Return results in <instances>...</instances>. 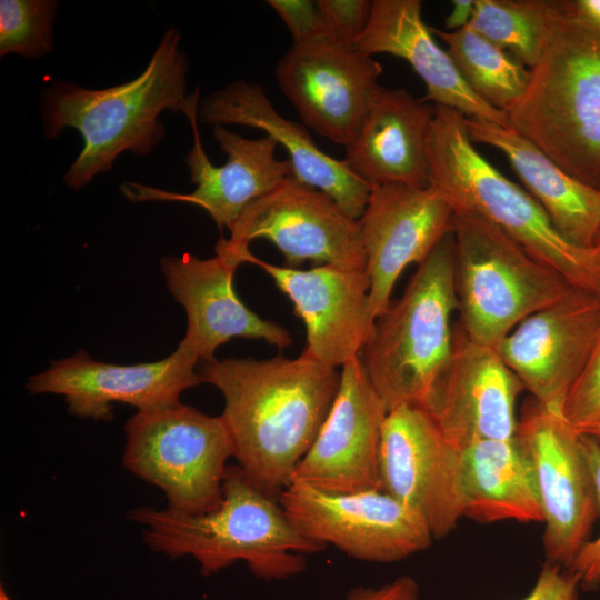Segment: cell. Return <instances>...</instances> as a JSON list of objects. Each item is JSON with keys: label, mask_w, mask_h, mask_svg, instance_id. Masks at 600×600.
<instances>
[{"label": "cell", "mask_w": 600, "mask_h": 600, "mask_svg": "<svg viewBox=\"0 0 600 600\" xmlns=\"http://www.w3.org/2000/svg\"><path fill=\"white\" fill-rule=\"evenodd\" d=\"M198 373L223 396L221 418L238 466L266 494L280 497L329 414L340 372L301 353L214 358Z\"/></svg>", "instance_id": "6da1fadb"}, {"label": "cell", "mask_w": 600, "mask_h": 600, "mask_svg": "<svg viewBox=\"0 0 600 600\" xmlns=\"http://www.w3.org/2000/svg\"><path fill=\"white\" fill-rule=\"evenodd\" d=\"M180 31L170 27L144 70L131 81L104 89H87L53 82L40 93V111L47 139L66 128L82 137V149L63 176L78 191L97 174L112 169L124 151L147 156L164 139L159 120L164 110L183 111L188 100V61L180 50Z\"/></svg>", "instance_id": "7a4b0ae2"}, {"label": "cell", "mask_w": 600, "mask_h": 600, "mask_svg": "<svg viewBox=\"0 0 600 600\" xmlns=\"http://www.w3.org/2000/svg\"><path fill=\"white\" fill-rule=\"evenodd\" d=\"M222 501L199 514L141 506L128 517L143 527L144 542L170 558L191 556L203 576L243 561L260 579L281 580L306 569L304 554L327 547L301 534L277 499L257 488L239 466L227 469Z\"/></svg>", "instance_id": "3957f363"}, {"label": "cell", "mask_w": 600, "mask_h": 600, "mask_svg": "<svg viewBox=\"0 0 600 600\" xmlns=\"http://www.w3.org/2000/svg\"><path fill=\"white\" fill-rule=\"evenodd\" d=\"M433 107L429 186L454 211L488 219L572 286L600 296V262L594 251L564 239L537 200L482 157L472 144L463 114L444 106Z\"/></svg>", "instance_id": "277c9868"}, {"label": "cell", "mask_w": 600, "mask_h": 600, "mask_svg": "<svg viewBox=\"0 0 600 600\" xmlns=\"http://www.w3.org/2000/svg\"><path fill=\"white\" fill-rule=\"evenodd\" d=\"M558 13L508 128L566 172L600 190V33Z\"/></svg>", "instance_id": "5b68a950"}, {"label": "cell", "mask_w": 600, "mask_h": 600, "mask_svg": "<svg viewBox=\"0 0 600 600\" xmlns=\"http://www.w3.org/2000/svg\"><path fill=\"white\" fill-rule=\"evenodd\" d=\"M454 311L450 232L418 266L400 299L374 320L359 356L388 411L403 403L426 408L452 357Z\"/></svg>", "instance_id": "8992f818"}, {"label": "cell", "mask_w": 600, "mask_h": 600, "mask_svg": "<svg viewBox=\"0 0 600 600\" xmlns=\"http://www.w3.org/2000/svg\"><path fill=\"white\" fill-rule=\"evenodd\" d=\"M452 233L460 328L477 343L498 348L520 322L574 288L480 214L456 210Z\"/></svg>", "instance_id": "52a82bcc"}, {"label": "cell", "mask_w": 600, "mask_h": 600, "mask_svg": "<svg viewBox=\"0 0 600 600\" xmlns=\"http://www.w3.org/2000/svg\"><path fill=\"white\" fill-rule=\"evenodd\" d=\"M124 430L123 467L159 487L167 509L199 514L218 508L227 461L234 454L221 416L178 402L138 411Z\"/></svg>", "instance_id": "ba28073f"}, {"label": "cell", "mask_w": 600, "mask_h": 600, "mask_svg": "<svg viewBox=\"0 0 600 600\" xmlns=\"http://www.w3.org/2000/svg\"><path fill=\"white\" fill-rule=\"evenodd\" d=\"M514 437L532 470L547 561L569 568L600 516L580 434L562 413L532 400L524 404Z\"/></svg>", "instance_id": "9c48e42d"}, {"label": "cell", "mask_w": 600, "mask_h": 600, "mask_svg": "<svg viewBox=\"0 0 600 600\" xmlns=\"http://www.w3.org/2000/svg\"><path fill=\"white\" fill-rule=\"evenodd\" d=\"M278 501L301 534L362 561H400L434 540L421 514L381 490L330 493L291 482Z\"/></svg>", "instance_id": "30bf717a"}, {"label": "cell", "mask_w": 600, "mask_h": 600, "mask_svg": "<svg viewBox=\"0 0 600 600\" xmlns=\"http://www.w3.org/2000/svg\"><path fill=\"white\" fill-rule=\"evenodd\" d=\"M229 231L227 243L240 252L256 239L269 240L289 268L307 260L353 270L367 267L359 220L293 173L250 203Z\"/></svg>", "instance_id": "8fae6325"}, {"label": "cell", "mask_w": 600, "mask_h": 600, "mask_svg": "<svg viewBox=\"0 0 600 600\" xmlns=\"http://www.w3.org/2000/svg\"><path fill=\"white\" fill-rule=\"evenodd\" d=\"M381 64L330 37L292 42L279 59V88L302 122L347 147L358 133L379 88Z\"/></svg>", "instance_id": "7c38bea8"}, {"label": "cell", "mask_w": 600, "mask_h": 600, "mask_svg": "<svg viewBox=\"0 0 600 600\" xmlns=\"http://www.w3.org/2000/svg\"><path fill=\"white\" fill-rule=\"evenodd\" d=\"M380 490L427 521L434 539L456 528L462 513L460 449L449 443L423 408L399 404L382 426Z\"/></svg>", "instance_id": "4fadbf2b"}, {"label": "cell", "mask_w": 600, "mask_h": 600, "mask_svg": "<svg viewBox=\"0 0 600 600\" xmlns=\"http://www.w3.org/2000/svg\"><path fill=\"white\" fill-rule=\"evenodd\" d=\"M200 91L197 87L182 113L193 133V146L184 162L190 180L196 184L191 193L163 191L136 182H123L122 193L131 201H180L201 207L219 229H230L242 211L257 199L277 188L293 173L291 161L279 160L276 140L266 136L259 139L244 138L238 132L214 126L213 138L227 154L224 164L213 166L201 143L198 130V106Z\"/></svg>", "instance_id": "5bb4252c"}, {"label": "cell", "mask_w": 600, "mask_h": 600, "mask_svg": "<svg viewBox=\"0 0 600 600\" xmlns=\"http://www.w3.org/2000/svg\"><path fill=\"white\" fill-rule=\"evenodd\" d=\"M599 330L600 296L574 287L520 322L498 350L536 402L563 414Z\"/></svg>", "instance_id": "9a60e30c"}, {"label": "cell", "mask_w": 600, "mask_h": 600, "mask_svg": "<svg viewBox=\"0 0 600 600\" xmlns=\"http://www.w3.org/2000/svg\"><path fill=\"white\" fill-rule=\"evenodd\" d=\"M199 359L181 344L167 358L148 363L119 366L92 359L86 351L52 361L29 378L31 394L62 396L68 412L79 418L109 421L112 403L133 406L138 411L176 404L180 394L201 383Z\"/></svg>", "instance_id": "2e32d148"}, {"label": "cell", "mask_w": 600, "mask_h": 600, "mask_svg": "<svg viewBox=\"0 0 600 600\" xmlns=\"http://www.w3.org/2000/svg\"><path fill=\"white\" fill-rule=\"evenodd\" d=\"M388 410L360 357L342 367L333 404L291 482L330 493L380 490V448Z\"/></svg>", "instance_id": "e0dca14e"}, {"label": "cell", "mask_w": 600, "mask_h": 600, "mask_svg": "<svg viewBox=\"0 0 600 600\" xmlns=\"http://www.w3.org/2000/svg\"><path fill=\"white\" fill-rule=\"evenodd\" d=\"M454 210L429 187L374 186L359 218L376 320L391 303L393 287L411 263H422L453 228Z\"/></svg>", "instance_id": "ac0fdd59"}, {"label": "cell", "mask_w": 600, "mask_h": 600, "mask_svg": "<svg viewBox=\"0 0 600 600\" xmlns=\"http://www.w3.org/2000/svg\"><path fill=\"white\" fill-rule=\"evenodd\" d=\"M240 263L238 252L224 238L216 244V256L199 259L190 253L166 256L160 266L169 292L187 312V331L179 344L199 361L214 359V351L232 338L259 339L278 350L292 344L290 332L251 311L233 289Z\"/></svg>", "instance_id": "d6986e66"}, {"label": "cell", "mask_w": 600, "mask_h": 600, "mask_svg": "<svg viewBox=\"0 0 600 600\" xmlns=\"http://www.w3.org/2000/svg\"><path fill=\"white\" fill-rule=\"evenodd\" d=\"M520 379L498 348L470 340L458 326L453 352L424 408L444 439L456 448L516 436Z\"/></svg>", "instance_id": "ffe728a7"}, {"label": "cell", "mask_w": 600, "mask_h": 600, "mask_svg": "<svg viewBox=\"0 0 600 600\" xmlns=\"http://www.w3.org/2000/svg\"><path fill=\"white\" fill-rule=\"evenodd\" d=\"M244 262L262 268L293 303L306 327L304 356L336 369L360 356L374 322L366 270L331 264L299 270L266 262L250 251Z\"/></svg>", "instance_id": "44dd1931"}, {"label": "cell", "mask_w": 600, "mask_h": 600, "mask_svg": "<svg viewBox=\"0 0 600 600\" xmlns=\"http://www.w3.org/2000/svg\"><path fill=\"white\" fill-rule=\"evenodd\" d=\"M198 120L264 131L287 150L297 179L329 194L353 219L362 216L372 187L324 153L304 126L282 117L259 83L237 80L200 99Z\"/></svg>", "instance_id": "7402d4cb"}, {"label": "cell", "mask_w": 600, "mask_h": 600, "mask_svg": "<svg viewBox=\"0 0 600 600\" xmlns=\"http://www.w3.org/2000/svg\"><path fill=\"white\" fill-rule=\"evenodd\" d=\"M434 107L406 89L379 86L346 148L344 164L371 187H429L428 139Z\"/></svg>", "instance_id": "603a6c76"}, {"label": "cell", "mask_w": 600, "mask_h": 600, "mask_svg": "<svg viewBox=\"0 0 600 600\" xmlns=\"http://www.w3.org/2000/svg\"><path fill=\"white\" fill-rule=\"evenodd\" d=\"M421 3L420 0H372L370 20L353 49L369 57L388 53L406 60L426 84L423 101L508 128L507 112L478 98L447 50L437 43L422 19Z\"/></svg>", "instance_id": "cb8c5ba5"}, {"label": "cell", "mask_w": 600, "mask_h": 600, "mask_svg": "<svg viewBox=\"0 0 600 600\" xmlns=\"http://www.w3.org/2000/svg\"><path fill=\"white\" fill-rule=\"evenodd\" d=\"M466 124L472 142L488 144L504 154L524 189L564 239L578 247H592L600 228V190L566 172L510 128L470 118H466Z\"/></svg>", "instance_id": "d4e9b609"}, {"label": "cell", "mask_w": 600, "mask_h": 600, "mask_svg": "<svg viewBox=\"0 0 600 600\" xmlns=\"http://www.w3.org/2000/svg\"><path fill=\"white\" fill-rule=\"evenodd\" d=\"M460 487L466 518L542 522L532 470L516 437L461 448Z\"/></svg>", "instance_id": "484cf974"}, {"label": "cell", "mask_w": 600, "mask_h": 600, "mask_svg": "<svg viewBox=\"0 0 600 600\" xmlns=\"http://www.w3.org/2000/svg\"><path fill=\"white\" fill-rule=\"evenodd\" d=\"M431 31L446 43L461 78L483 102L507 112L520 100L530 80L524 64L469 27Z\"/></svg>", "instance_id": "4316f807"}, {"label": "cell", "mask_w": 600, "mask_h": 600, "mask_svg": "<svg viewBox=\"0 0 600 600\" xmlns=\"http://www.w3.org/2000/svg\"><path fill=\"white\" fill-rule=\"evenodd\" d=\"M557 13V0H474L469 28L533 68L544 52Z\"/></svg>", "instance_id": "83f0119b"}, {"label": "cell", "mask_w": 600, "mask_h": 600, "mask_svg": "<svg viewBox=\"0 0 600 600\" xmlns=\"http://www.w3.org/2000/svg\"><path fill=\"white\" fill-rule=\"evenodd\" d=\"M56 0L0 1V57L17 53L39 59L53 49Z\"/></svg>", "instance_id": "f1b7e54d"}, {"label": "cell", "mask_w": 600, "mask_h": 600, "mask_svg": "<svg viewBox=\"0 0 600 600\" xmlns=\"http://www.w3.org/2000/svg\"><path fill=\"white\" fill-rule=\"evenodd\" d=\"M563 417L573 428L600 419V330L582 371L566 398Z\"/></svg>", "instance_id": "f546056e"}, {"label": "cell", "mask_w": 600, "mask_h": 600, "mask_svg": "<svg viewBox=\"0 0 600 600\" xmlns=\"http://www.w3.org/2000/svg\"><path fill=\"white\" fill-rule=\"evenodd\" d=\"M318 10L332 40L353 48L372 12V0H318Z\"/></svg>", "instance_id": "4dcf8cb0"}, {"label": "cell", "mask_w": 600, "mask_h": 600, "mask_svg": "<svg viewBox=\"0 0 600 600\" xmlns=\"http://www.w3.org/2000/svg\"><path fill=\"white\" fill-rule=\"evenodd\" d=\"M583 454L589 466L600 514V442L589 436L580 434ZM571 570L581 584H600V533L584 543L574 558Z\"/></svg>", "instance_id": "1f68e13d"}, {"label": "cell", "mask_w": 600, "mask_h": 600, "mask_svg": "<svg viewBox=\"0 0 600 600\" xmlns=\"http://www.w3.org/2000/svg\"><path fill=\"white\" fill-rule=\"evenodd\" d=\"M267 3L283 20L292 42L330 37L316 2L309 0H268Z\"/></svg>", "instance_id": "d6a6232c"}, {"label": "cell", "mask_w": 600, "mask_h": 600, "mask_svg": "<svg viewBox=\"0 0 600 600\" xmlns=\"http://www.w3.org/2000/svg\"><path fill=\"white\" fill-rule=\"evenodd\" d=\"M580 584L571 570L547 561L532 590L522 600H580Z\"/></svg>", "instance_id": "836d02e7"}, {"label": "cell", "mask_w": 600, "mask_h": 600, "mask_svg": "<svg viewBox=\"0 0 600 600\" xmlns=\"http://www.w3.org/2000/svg\"><path fill=\"white\" fill-rule=\"evenodd\" d=\"M346 600H419V586L410 576H401L381 587H356Z\"/></svg>", "instance_id": "e575fe53"}, {"label": "cell", "mask_w": 600, "mask_h": 600, "mask_svg": "<svg viewBox=\"0 0 600 600\" xmlns=\"http://www.w3.org/2000/svg\"><path fill=\"white\" fill-rule=\"evenodd\" d=\"M559 7L572 21L600 33V0H559Z\"/></svg>", "instance_id": "d590c367"}, {"label": "cell", "mask_w": 600, "mask_h": 600, "mask_svg": "<svg viewBox=\"0 0 600 600\" xmlns=\"http://www.w3.org/2000/svg\"><path fill=\"white\" fill-rule=\"evenodd\" d=\"M444 19V31L453 32L469 27L474 12V0H453Z\"/></svg>", "instance_id": "8d00e7d4"}, {"label": "cell", "mask_w": 600, "mask_h": 600, "mask_svg": "<svg viewBox=\"0 0 600 600\" xmlns=\"http://www.w3.org/2000/svg\"><path fill=\"white\" fill-rule=\"evenodd\" d=\"M579 434H584L600 440V419L574 428Z\"/></svg>", "instance_id": "74e56055"}, {"label": "cell", "mask_w": 600, "mask_h": 600, "mask_svg": "<svg viewBox=\"0 0 600 600\" xmlns=\"http://www.w3.org/2000/svg\"><path fill=\"white\" fill-rule=\"evenodd\" d=\"M591 249L594 251L599 262H600V228L594 237Z\"/></svg>", "instance_id": "f35d334b"}, {"label": "cell", "mask_w": 600, "mask_h": 600, "mask_svg": "<svg viewBox=\"0 0 600 600\" xmlns=\"http://www.w3.org/2000/svg\"><path fill=\"white\" fill-rule=\"evenodd\" d=\"M0 600H10L9 596L4 589V587L1 584L0 587Z\"/></svg>", "instance_id": "ab89813d"}]
</instances>
